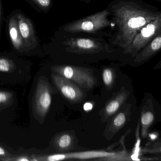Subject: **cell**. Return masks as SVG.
<instances>
[{"label":"cell","mask_w":161,"mask_h":161,"mask_svg":"<svg viewBox=\"0 0 161 161\" xmlns=\"http://www.w3.org/2000/svg\"><path fill=\"white\" fill-rule=\"evenodd\" d=\"M107 8L115 31L108 41L117 52L122 53L136 35L161 12L142 0H112Z\"/></svg>","instance_id":"obj_1"},{"label":"cell","mask_w":161,"mask_h":161,"mask_svg":"<svg viewBox=\"0 0 161 161\" xmlns=\"http://www.w3.org/2000/svg\"><path fill=\"white\" fill-rule=\"evenodd\" d=\"M60 31L62 34L59 44L68 56L73 58H101L117 53L106 37Z\"/></svg>","instance_id":"obj_2"},{"label":"cell","mask_w":161,"mask_h":161,"mask_svg":"<svg viewBox=\"0 0 161 161\" xmlns=\"http://www.w3.org/2000/svg\"><path fill=\"white\" fill-rule=\"evenodd\" d=\"M112 24L110 13L106 8L88 16L66 23L60 27L59 31L70 33L99 36L108 39L112 33L107 30Z\"/></svg>","instance_id":"obj_3"},{"label":"cell","mask_w":161,"mask_h":161,"mask_svg":"<svg viewBox=\"0 0 161 161\" xmlns=\"http://www.w3.org/2000/svg\"><path fill=\"white\" fill-rule=\"evenodd\" d=\"M51 69L54 73L70 80L84 89L90 90L97 84L93 70L88 68L63 64L53 66Z\"/></svg>","instance_id":"obj_4"},{"label":"cell","mask_w":161,"mask_h":161,"mask_svg":"<svg viewBox=\"0 0 161 161\" xmlns=\"http://www.w3.org/2000/svg\"><path fill=\"white\" fill-rule=\"evenodd\" d=\"M53 94L48 80L40 76L37 81L32 101V110L35 117L43 123L50 108Z\"/></svg>","instance_id":"obj_5"},{"label":"cell","mask_w":161,"mask_h":161,"mask_svg":"<svg viewBox=\"0 0 161 161\" xmlns=\"http://www.w3.org/2000/svg\"><path fill=\"white\" fill-rule=\"evenodd\" d=\"M161 34V14L154 20L145 25L135 36L130 45L122 54L133 59L155 36Z\"/></svg>","instance_id":"obj_6"},{"label":"cell","mask_w":161,"mask_h":161,"mask_svg":"<svg viewBox=\"0 0 161 161\" xmlns=\"http://www.w3.org/2000/svg\"><path fill=\"white\" fill-rule=\"evenodd\" d=\"M124 155L122 152H110L104 150H92L76 152L60 153L51 155H34L31 161H58L62 160H87L110 157L115 155Z\"/></svg>","instance_id":"obj_7"},{"label":"cell","mask_w":161,"mask_h":161,"mask_svg":"<svg viewBox=\"0 0 161 161\" xmlns=\"http://www.w3.org/2000/svg\"><path fill=\"white\" fill-rule=\"evenodd\" d=\"M51 76L60 93L69 101L78 103L84 99V93L77 84L55 73H52Z\"/></svg>","instance_id":"obj_8"},{"label":"cell","mask_w":161,"mask_h":161,"mask_svg":"<svg viewBox=\"0 0 161 161\" xmlns=\"http://www.w3.org/2000/svg\"><path fill=\"white\" fill-rule=\"evenodd\" d=\"M19 28L24 42L25 50L35 48L38 45V40L33 24L30 19L23 14L16 15Z\"/></svg>","instance_id":"obj_9"},{"label":"cell","mask_w":161,"mask_h":161,"mask_svg":"<svg viewBox=\"0 0 161 161\" xmlns=\"http://www.w3.org/2000/svg\"><path fill=\"white\" fill-rule=\"evenodd\" d=\"M124 104L114 115L111 122L104 130L103 135L108 140L112 139L130 119L131 105L129 103H124Z\"/></svg>","instance_id":"obj_10"},{"label":"cell","mask_w":161,"mask_h":161,"mask_svg":"<svg viewBox=\"0 0 161 161\" xmlns=\"http://www.w3.org/2000/svg\"><path fill=\"white\" fill-rule=\"evenodd\" d=\"M130 92L128 91L124 87H122L119 91L105 103L100 112L102 120L106 121L111 117L113 116L120 107L125 103L129 98Z\"/></svg>","instance_id":"obj_11"},{"label":"cell","mask_w":161,"mask_h":161,"mask_svg":"<svg viewBox=\"0 0 161 161\" xmlns=\"http://www.w3.org/2000/svg\"><path fill=\"white\" fill-rule=\"evenodd\" d=\"M161 34L155 36L132 59L135 64H142L156 55L161 50Z\"/></svg>","instance_id":"obj_12"},{"label":"cell","mask_w":161,"mask_h":161,"mask_svg":"<svg viewBox=\"0 0 161 161\" xmlns=\"http://www.w3.org/2000/svg\"><path fill=\"white\" fill-rule=\"evenodd\" d=\"M77 143L75 135L70 132H62L53 138V147L58 152L66 153L75 148Z\"/></svg>","instance_id":"obj_13"},{"label":"cell","mask_w":161,"mask_h":161,"mask_svg":"<svg viewBox=\"0 0 161 161\" xmlns=\"http://www.w3.org/2000/svg\"><path fill=\"white\" fill-rule=\"evenodd\" d=\"M155 119L153 105L151 100H147L145 105L143 106L141 112V131L142 138H145L147 136L149 130L153 124Z\"/></svg>","instance_id":"obj_14"},{"label":"cell","mask_w":161,"mask_h":161,"mask_svg":"<svg viewBox=\"0 0 161 161\" xmlns=\"http://www.w3.org/2000/svg\"><path fill=\"white\" fill-rule=\"evenodd\" d=\"M8 31L11 42L14 48L19 52L25 51L24 42L19 31L16 15L12 17L9 20Z\"/></svg>","instance_id":"obj_15"},{"label":"cell","mask_w":161,"mask_h":161,"mask_svg":"<svg viewBox=\"0 0 161 161\" xmlns=\"http://www.w3.org/2000/svg\"><path fill=\"white\" fill-rule=\"evenodd\" d=\"M115 72L114 69L112 67H105L103 70V80L108 90L112 89L114 86L115 80Z\"/></svg>","instance_id":"obj_16"},{"label":"cell","mask_w":161,"mask_h":161,"mask_svg":"<svg viewBox=\"0 0 161 161\" xmlns=\"http://www.w3.org/2000/svg\"><path fill=\"white\" fill-rule=\"evenodd\" d=\"M14 102V94L6 91H0V111L6 109Z\"/></svg>","instance_id":"obj_17"},{"label":"cell","mask_w":161,"mask_h":161,"mask_svg":"<svg viewBox=\"0 0 161 161\" xmlns=\"http://www.w3.org/2000/svg\"><path fill=\"white\" fill-rule=\"evenodd\" d=\"M16 66L13 60L6 58L0 57V72L10 73L14 71Z\"/></svg>","instance_id":"obj_18"},{"label":"cell","mask_w":161,"mask_h":161,"mask_svg":"<svg viewBox=\"0 0 161 161\" xmlns=\"http://www.w3.org/2000/svg\"><path fill=\"white\" fill-rule=\"evenodd\" d=\"M142 153H161V142H155L154 144L149 145L146 146L145 147L141 150Z\"/></svg>","instance_id":"obj_19"},{"label":"cell","mask_w":161,"mask_h":161,"mask_svg":"<svg viewBox=\"0 0 161 161\" xmlns=\"http://www.w3.org/2000/svg\"><path fill=\"white\" fill-rule=\"evenodd\" d=\"M38 7L44 10H47L50 9L52 6V0H31Z\"/></svg>","instance_id":"obj_20"},{"label":"cell","mask_w":161,"mask_h":161,"mask_svg":"<svg viewBox=\"0 0 161 161\" xmlns=\"http://www.w3.org/2000/svg\"><path fill=\"white\" fill-rule=\"evenodd\" d=\"M6 161H31V157L26 155H20L16 157H8L4 160Z\"/></svg>","instance_id":"obj_21"},{"label":"cell","mask_w":161,"mask_h":161,"mask_svg":"<svg viewBox=\"0 0 161 161\" xmlns=\"http://www.w3.org/2000/svg\"><path fill=\"white\" fill-rule=\"evenodd\" d=\"M9 157V154L2 147L0 146V159L4 161L5 159Z\"/></svg>","instance_id":"obj_22"},{"label":"cell","mask_w":161,"mask_h":161,"mask_svg":"<svg viewBox=\"0 0 161 161\" xmlns=\"http://www.w3.org/2000/svg\"><path fill=\"white\" fill-rule=\"evenodd\" d=\"M76 1L83 2L86 3H90L95 1H97V0H76Z\"/></svg>","instance_id":"obj_23"},{"label":"cell","mask_w":161,"mask_h":161,"mask_svg":"<svg viewBox=\"0 0 161 161\" xmlns=\"http://www.w3.org/2000/svg\"><path fill=\"white\" fill-rule=\"evenodd\" d=\"M2 18V8H1V0H0V24L1 22Z\"/></svg>","instance_id":"obj_24"},{"label":"cell","mask_w":161,"mask_h":161,"mask_svg":"<svg viewBox=\"0 0 161 161\" xmlns=\"http://www.w3.org/2000/svg\"><path fill=\"white\" fill-rule=\"evenodd\" d=\"M153 1H155L161 2V0H153Z\"/></svg>","instance_id":"obj_25"}]
</instances>
